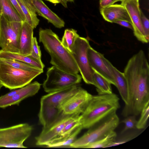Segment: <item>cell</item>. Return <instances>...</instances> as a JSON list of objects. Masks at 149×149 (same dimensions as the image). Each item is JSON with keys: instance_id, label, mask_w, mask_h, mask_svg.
<instances>
[{"instance_id": "5bb4252c", "label": "cell", "mask_w": 149, "mask_h": 149, "mask_svg": "<svg viewBox=\"0 0 149 149\" xmlns=\"http://www.w3.org/2000/svg\"><path fill=\"white\" fill-rule=\"evenodd\" d=\"M87 56L90 65L95 71L115 86V82L110 70L104 60V56L90 46L87 51Z\"/></svg>"}, {"instance_id": "d4e9b609", "label": "cell", "mask_w": 149, "mask_h": 149, "mask_svg": "<svg viewBox=\"0 0 149 149\" xmlns=\"http://www.w3.org/2000/svg\"><path fill=\"white\" fill-rule=\"evenodd\" d=\"M79 36L75 30L72 29H67L65 31L61 41V43L71 53L75 41Z\"/></svg>"}, {"instance_id": "7402d4cb", "label": "cell", "mask_w": 149, "mask_h": 149, "mask_svg": "<svg viewBox=\"0 0 149 149\" xmlns=\"http://www.w3.org/2000/svg\"><path fill=\"white\" fill-rule=\"evenodd\" d=\"M82 129V126H80L69 135L61 138L53 139L46 146L48 148H70V145L76 139L77 135Z\"/></svg>"}, {"instance_id": "60d3db41", "label": "cell", "mask_w": 149, "mask_h": 149, "mask_svg": "<svg viewBox=\"0 0 149 149\" xmlns=\"http://www.w3.org/2000/svg\"><path fill=\"white\" fill-rule=\"evenodd\" d=\"M74 0H67L68 2H73Z\"/></svg>"}, {"instance_id": "f1b7e54d", "label": "cell", "mask_w": 149, "mask_h": 149, "mask_svg": "<svg viewBox=\"0 0 149 149\" xmlns=\"http://www.w3.org/2000/svg\"><path fill=\"white\" fill-rule=\"evenodd\" d=\"M0 63L7 64L18 69L34 71L43 70L24 62L16 60L0 58Z\"/></svg>"}, {"instance_id": "8d00e7d4", "label": "cell", "mask_w": 149, "mask_h": 149, "mask_svg": "<svg viewBox=\"0 0 149 149\" xmlns=\"http://www.w3.org/2000/svg\"><path fill=\"white\" fill-rule=\"evenodd\" d=\"M60 3L63 5L64 7L67 8V0H60Z\"/></svg>"}, {"instance_id": "83f0119b", "label": "cell", "mask_w": 149, "mask_h": 149, "mask_svg": "<svg viewBox=\"0 0 149 149\" xmlns=\"http://www.w3.org/2000/svg\"><path fill=\"white\" fill-rule=\"evenodd\" d=\"M81 126H82V125L80 115L68 123L62 130L58 136L54 139H60L72 133L78 127Z\"/></svg>"}, {"instance_id": "4fadbf2b", "label": "cell", "mask_w": 149, "mask_h": 149, "mask_svg": "<svg viewBox=\"0 0 149 149\" xmlns=\"http://www.w3.org/2000/svg\"><path fill=\"white\" fill-rule=\"evenodd\" d=\"M79 115L65 116L58 120L48 129L42 130L40 134L35 137L36 145L38 146H46L58 136L62 130L68 123Z\"/></svg>"}, {"instance_id": "7c38bea8", "label": "cell", "mask_w": 149, "mask_h": 149, "mask_svg": "<svg viewBox=\"0 0 149 149\" xmlns=\"http://www.w3.org/2000/svg\"><path fill=\"white\" fill-rule=\"evenodd\" d=\"M81 88L78 84L61 90L49 93L41 97L40 105L62 110L61 106L64 103Z\"/></svg>"}, {"instance_id": "ba28073f", "label": "cell", "mask_w": 149, "mask_h": 149, "mask_svg": "<svg viewBox=\"0 0 149 149\" xmlns=\"http://www.w3.org/2000/svg\"><path fill=\"white\" fill-rule=\"evenodd\" d=\"M32 130V126L27 123L0 128V148H27L23 143Z\"/></svg>"}, {"instance_id": "4dcf8cb0", "label": "cell", "mask_w": 149, "mask_h": 149, "mask_svg": "<svg viewBox=\"0 0 149 149\" xmlns=\"http://www.w3.org/2000/svg\"><path fill=\"white\" fill-rule=\"evenodd\" d=\"M136 116L134 115L128 116L121 121L120 123H124L125 125L124 129L121 132H124L129 130L136 128L137 121Z\"/></svg>"}, {"instance_id": "8992f818", "label": "cell", "mask_w": 149, "mask_h": 149, "mask_svg": "<svg viewBox=\"0 0 149 149\" xmlns=\"http://www.w3.org/2000/svg\"><path fill=\"white\" fill-rule=\"evenodd\" d=\"M46 75L42 87L45 91L48 93L78 84L82 79L81 76L78 74L68 73L54 66L47 68Z\"/></svg>"}, {"instance_id": "f35d334b", "label": "cell", "mask_w": 149, "mask_h": 149, "mask_svg": "<svg viewBox=\"0 0 149 149\" xmlns=\"http://www.w3.org/2000/svg\"><path fill=\"white\" fill-rule=\"evenodd\" d=\"M2 7L1 3V0H0V15L2 14Z\"/></svg>"}, {"instance_id": "9a60e30c", "label": "cell", "mask_w": 149, "mask_h": 149, "mask_svg": "<svg viewBox=\"0 0 149 149\" xmlns=\"http://www.w3.org/2000/svg\"><path fill=\"white\" fill-rule=\"evenodd\" d=\"M41 85L40 83L35 81L20 88V91L12 97L6 99L0 100V108L4 109L12 105H19L24 99L37 93Z\"/></svg>"}, {"instance_id": "44dd1931", "label": "cell", "mask_w": 149, "mask_h": 149, "mask_svg": "<svg viewBox=\"0 0 149 149\" xmlns=\"http://www.w3.org/2000/svg\"><path fill=\"white\" fill-rule=\"evenodd\" d=\"M0 58L16 60L24 62L41 70L45 65L43 63L35 60L29 56H26L18 53L11 52L0 50Z\"/></svg>"}, {"instance_id": "ab89813d", "label": "cell", "mask_w": 149, "mask_h": 149, "mask_svg": "<svg viewBox=\"0 0 149 149\" xmlns=\"http://www.w3.org/2000/svg\"><path fill=\"white\" fill-rule=\"evenodd\" d=\"M3 86L2 84L0 81V90L1 88Z\"/></svg>"}, {"instance_id": "cb8c5ba5", "label": "cell", "mask_w": 149, "mask_h": 149, "mask_svg": "<svg viewBox=\"0 0 149 149\" xmlns=\"http://www.w3.org/2000/svg\"><path fill=\"white\" fill-rule=\"evenodd\" d=\"M2 14L10 21L23 22L21 18L10 0H1Z\"/></svg>"}, {"instance_id": "b9f144b4", "label": "cell", "mask_w": 149, "mask_h": 149, "mask_svg": "<svg viewBox=\"0 0 149 149\" xmlns=\"http://www.w3.org/2000/svg\"><path fill=\"white\" fill-rule=\"evenodd\" d=\"M122 0H121V1H122Z\"/></svg>"}, {"instance_id": "6da1fadb", "label": "cell", "mask_w": 149, "mask_h": 149, "mask_svg": "<svg viewBox=\"0 0 149 149\" xmlns=\"http://www.w3.org/2000/svg\"><path fill=\"white\" fill-rule=\"evenodd\" d=\"M123 73L127 84L128 100L121 114L124 117L136 116L149 102V65L143 50L130 58Z\"/></svg>"}, {"instance_id": "f546056e", "label": "cell", "mask_w": 149, "mask_h": 149, "mask_svg": "<svg viewBox=\"0 0 149 149\" xmlns=\"http://www.w3.org/2000/svg\"><path fill=\"white\" fill-rule=\"evenodd\" d=\"M139 119L137 121L136 125L137 129L139 130L144 129L146 127L149 115V102L144 106L141 112Z\"/></svg>"}, {"instance_id": "ac0fdd59", "label": "cell", "mask_w": 149, "mask_h": 149, "mask_svg": "<svg viewBox=\"0 0 149 149\" xmlns=\"http://www.w3.org/2000/svg\"><path fill=\"white\" fill-rule=\"evenodd\" d=\"M35 10L39 15L47 19L55 27L64 26V21L52 11L42 0H31Z\"/></svg>"}, {"instance_id": "5b68a950", "label": "cell", "mask_w": 149, "mask_h": 149, "mask_svg": "<svg viewBox=\"0 0 149 149\" xmlns=\"http://www.w3.org/2000/svg\"><path fill=\"white\" fill-rule=\"evenodd\" d=\"M43 72V70L34 71L18 69L0 63V81L3 86L10 90L26 86Z\"/></svg>"}, {"instance_id": "484cf974", "label": "cell", "mask_w": 149, "mask_h": 149, "mask_svg": "<svg viewBox=\"0 0 149 149\" xmlns=\"http://www.w3.org/2000/svg\"><path fill=\"white\" fill-rule=\"evenodd\" d=\"M144 129L139 130L137 128L128 130L124 132H121L119 137H116L115 141L110 145L109 147L116 146L128 142L136 137L142 132Z\"/></svg>"}, {"instance_id": "3957f363", "label": "cell", "mask_w": 149, "mask_h": 149, "mask_svg": "<svg viewBox=\"0 0 149 149\" xmlns=\"http://www.w3.org/2000/svg\"><path fill=\"white\" fill-rule=\"evenodd\" d=\"M120 107L119 98L111 93L93 95L83 112L80 115L83 129H88Z\"/></svg>"}, {"instance_id": "277c9868", "label": "cell", "mask_w": 149, "mask_h": 149, "mask_svg": "<svg viewBox=\"0 0 149 149\" xmlns=\"http://www.w3.org/2000/svg\"><path fill=\"white\" fill-rule=\"evenodd\" d=\"M119 122L116 111L111 113L89 128L82 136L76 139L70 145V148H85L88 145L104 138L114 131Z\"/></svg>"}, {"instance_id": "836d02e7", "label": "cell", "mask_w": 149, "mask_h": 149, "mask_svg": "<svg viewBox=\"0 0 149 149\" xmlns=\"http://www.w3.org/2000/svg\"><path fill=\"white\" fill-rule=\"evenodd\" d=\"M17 12L21 18L22 21H26V18L24 15L22 9L19 6L16 0H10Z\"/></svg>"}, {"instance_id": "603a6c76", "label": "cell", "mask_w": 149, "mask_h": 149, "mask_svg": "<svg viewBox=\"0 0 149 149\" xmlns=\"http://www.w3.org/2000/svg\"><path fill=\"white\" fill-rule=\"evenodd\" d=\"M93 78L94 85L96 88L98 94L112 93L111 84L105 78L94 71Z\"/></svg>"}, {"instance_id": "52a82bcc", "label": "cell", "mask_w": 149, "mask_h": 149, "mask_svg": "<svg viewBox=\"0 0 149 149\" xmlns=\"http://www.w3.org/2000/svg\"><path fill=\"white\" fill-rule=\"evenodd\" d=\"M22 22L10 21L0 15V47L2 50L19 53Z\"/></svg>"}, {"instance_id": "7a4b0ae2", "label": "cell", "mask_w": 149, "mask_h": 149, "mask_svg": "<svg viewBox=\"0 0 149 149\" xmlns=\"http://www.w3.org/2000/svg\"><path fill=\"white\" fill-rule=\"evenodd\" d=\"M39 41L49 54L50 63L68 73L78 74L79 69L73 56L62 45L58 36L51 29H40Z\"/></svg>"}, {"instance_id": "9c48e42d", "label": "cell", "mask_w": 149, "mask_h": 149, "mask_svg": "<svg viewBox=\"0 0 149 149\" xmlns=\"http://www.w3.org/2000/svg\"><path fill=\"white\" fill-rule=\"evenodd\" d=\"M90 46L86 38L79 36L75 41L71 53L84 81L87 84L94 85V70L90 65L87 56V51Z\"/></svg>"}, {"instance_id": "4316f807", "label": "cell", "mask_w": 149, "mask_h": 149, "mask_svg": "<svg viewBox=\"0 0 149 149\" xmlns=\"http://www.w3.org/2000/svg\"><path fill=\"white\" fill-rule=\"evenodd\" d=\"M117 136L116 132L113 131L104 138L88 145L85 148L109 147L110 145L115 141Z\"/></svg>"}, {"instance_id": "74e56055", "label": "cell", "mask_w": 149, "mask_h": 149, "mask_svg": "<svg viewBox=\"0 0 149 149\" xmlns=\"http://www.w3.org/2000/svg\"><path fill=\"white\" fill-rule=\"evenodd\" d=\"M53 3L56 4L60 3V0H46Z\"/></svg>"}, {"instance_id": "e575fe53", "label": "cell", "mask_w": 149, "mask_h": 149, "mask_svg": "<svg viewBox=\"0 0 149 149\" xmlns=\"http://www.w3.org/2000/svg\"><path fill=\"white\" fill-rule=\"evenodd\" d=\"M122 0H100V5L101 8H104L114 4L115 3Z\"/></svg>"}, {"instance_id": "1f68e13d", "label": "cell", "mask_w": 149, "mask_h": 149, "mask_svg": "<svg viewBox=\"0 0 149 149\" xmlns=\"http://www.w3.org/2000/svg\"><path fill=\"white\" fill-rule=\"evenodd\" d=\"M141 22L145 33L147 39L149 38V20L143 14L141 13Z\"/></svg>"}, {"instance_id": "ffe728a7", "label": "cell", "mask_w": 149, "mask_h": 149, "mask_svg": "<svg viewBox=\"0 0 149 149\" xmlns=\"http://www.w3.org/2000/svg\"><path fill=\"white\" fill-rule=\"evenodd\" d=\"M23 13L26 21L34 29L38 24L39 19L31 0H16Z\"/></svg>"}, {"instance_id": "d590c367", "label": "cell", "mask_w": 149, "mask_h": 149, "mask_svg": "<svg viewBox=\"0 0 149 149\" xmlns=\"http://www.w3.org/2000/svg\"><path fill=\"white\" fill-rule=\"evenodd\" d=\"M114 23L133 30V27L132 24L127 21L124 20H118L115 22Z\"/></svg>"}, {"instance_id": "2e32d148", "label": "cell", "mask_w": 149, "mask_h": 149, "mask_svg": "<svg viewBox=\"0 0 149 149\" xmlns=\"http://www.w3.org/2000/svg\"><path fill=\"white\" fill-rule=\"evenodd\" d=\"M100 13L104 19L108 22L114 23L117 21L124 20L132 24L126 9L121 4H113L105 7L101 8Z\"/></svg>"}, {"instance_id": "e0dca14e", "label": "cell", "mask_w": 149, "mask_h": 149, "mask_svg": "<svg viewBox=\"0 0 149 149\" xmlns=\"http://www.w3.org/2000/svg\"><path fill=\"white\" fill-rule=\"evenodd\" d=\"M104 60L112 74L115 82V86L117 88L125 104H127L128 100V88L124 73L118 70L104 57Z\"/></svg>"}, {"instance_id": "8fae6325", "label": "cell", "mask_w": 149, "mask_h": 149, "mask_svg": "<svg viewBox=\"0 0 149 149\" xmlns=\"http://www.w3.org/2000/svg\"><path fill=\"white\" fill-rule=\"evenodd\" d=\"M139 0H123L121 4L126 9L131 19L134 36L143 43L149 42L145 35L141 22V11L139 7Z\"/></svg>"}, {"instance_id": "d6986e66", "label": "cell", "mask_w": 149, "mask_h": 149, "mask_svg": "<svg viewBox=\"0 0 149 149\" xmlns=\"http://www.w3.org/2000/svg\"><path fill=\"white\" fill-rule=\"evenodd\" d=\"M33 29L27 22L25 21L22 22L18 53L26 56L31 54L33 37Z\"/></svg>"}, {"instance_id": "30bf717a", "label": "cell", "mask_w": 149, "mask_h": 149, "mask_svg": "<svg viewBox=\"0 0 149 149\" xmlns=\"http://www.w3.org/2000/svg\"><path fill=\"white\" fill-rule=\"evenodd\" d=\"M92 96L81 88L62 105L63 115L64 116L80 115L86 109Z\"/></svg>"}, {"instance_id": "d6a6232c", "label": "cell", "mask_w": 149, "mask_h": 149, "mask_svg": "<svg viewBox=\"0 0 149 149\" xmlns=\"http://www.w3.org/2000/svg\"><path fill=\"white\" fill-rule=\"evenodd\" d=\"M31 52L41 57V53L40 47L38 45L37 39L36 37H33V38Z\"/></svg>"}]
</instances>
